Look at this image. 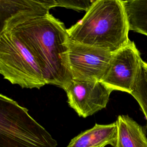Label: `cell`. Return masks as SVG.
Masks as SVG:
<instances>
[{
  "mask_svg": "<svg viewBox=\"0 0 147 147\" xmlns=\"http://www.w3.org/2000/svg\"><path fill=\"white\" fill-rule=\"evenodd\" d=\"M45 6L21 10L0 33V74L22 88H63L71 80L69 38L63 22Z\"/></svg>",
  "mask_w": 147,
  "mask_h": 147,
  "instance_id": "6da1fadb",
  "label": "cell"
},
{
  "mask_svg": "<svg viewBox=\"0 0 147 147\" xmlns=\"http://www.w3.org/2000/svg\"><path fill=\"white\" fill-rule=\"evenodd\" d=\"M122 0L92 1L83 17L67 29L71 41L114 53L130 41Z\"/></svg>",
  "mask_w": 147,
  "mask_h": 147,
  "instance_id": "7a4b0ae2",
  "label": "cell"
},
{
  "mask_svg": "<svg viewBox=\"0 0 147 147\" xmlns=\"http://www.w3.org/2000/svg\"><path fill=\"white\" fill-rule=\"evenodd\" d=\"M112 54L102 48L69 40L67 59L72 79L102 82L107 71Z\"/></svg>",
  "mask_w": 147,
  "mask_h": 147,
  "instance_id": "3957f363",
  "label": "cell"
},
{
  "mask_svg": "<svg viewBox=\"0 0 147 147\" xmlns=\"http://www.w3.org/2000/svg\"><path fill=\"white\" fill-rule=\"evenodd\" d=\"M142 59L134 42L113 53L107 71L102 82L113 91L118 90L130 94L141 69Z\"/></svg>",
  "mask_w": 147,
  "mask_h": 147,
  "instance_id": "277c9868",
  "label": "cell"
},
{
  "mask_svg": "<svg viewBox=\"0 0 147 147\" xmlns=\"http://www.w3.org/2000/svg\"><path fill=\"white\" fill-rule=\"evenodd\" d=\"M63 89L68 103L79 116L86 118L105 108L113 90L101 81L72 79Z\"/></svg>",
  "mask_w": 147,
  "mask_h": 147,
  "instance_id": "5b68a950",
  "label": "cell"
},
{
  "mask_svg": "<svg viewBox=\"0 0 147 147\" xmlns=\"http://www.w3.org/2000/svg\"><path fill=\"white\" fill-rule=\"evenodd\" d=\"M117 122L108 125L95 124L74 138L67 147H105L114 145L117 137Z\"/></svg>",
  "mask_w": 147,
  "mask_h": 147,
  "instance_id": "8992f818",
  "label": "cell"
},
{
  "mask_svg": "<svg viewBox=\"0 0 147 147\" xmlns=\"http://www.w3.org/2000/svg\"><path fill=\"white\" fill-rule=\"evenodd\" d=\"M117 137L114 147H147V138L142 127L128 115H119L116 121Z\"/></svg>",
  "mask_w": 147,
  "mask_h": 147,
  "instance_id": "52a82bcc",
  "label": "cell"
},
{
  "mask_svg": "<svg viewBox=\"0 0 147 147\" xmlns=\"http://www.w3.org/2000/svg\"><path fill=\"white\" fill-rule=\"evenodd\" d=\"M129 30L147 36V0L122 1Z\"/></svg>",
  "mask_w": 147,
  "mask_h": 147,
  "instance_id": "ba28073f",
  "label": "cell"
},
{
  "mask_svg": "<svg viewBox=\"0 0 147 147\" xmlns=\"http://www.w3.org/2000/svg\"><path fill=\"white\" fill-rule=\"evenodd\" d=\"M45 6L52 8V0H0V33L7 21L17 12Z\"/></svg>",
  "mask_w": 147,
  "mask_h": 147,
  "instance_id": "9c48e42d",
  "label": "cell"
},
{
  "mask_svg": "<svg viewBox=\"0 0 147 147\" xmlns=\"http://www.w3.org/2000/svg\"><path fill=\"white\" fill-rule=\"evenodd\" d=\"M131 95L136 99L143 112L147 123V72L142 68Z\"/></svg>",
  "mask_w": 147,
  "mask_h": 147,
  "instance_id": "30bf717a",
  "label": "cell"
},
{
  "mask_svg": "<svg viewBox=\"0 0 147 147\" xmlns=\"http://www.w3.org/2000/svg\"><path fill=\"white\" fill-rule=\"evenodd\" d=\"M92 1L83 0H57V6L64 7L76 10L87 11Z\"/></svg>",
  "mask_w": 147,
  "mask_h": 147,
  "instance_id": "8fae6325",
  "label": "cell"
},
{
  "mask_svg": "<svg viewBox=\"0 0 147 147\" xmlns=\"http://www.w3.org/2000/svg\"><path fill=\"white\" fill-rule=\"evenodd\" d=\"M141 65L142 67V68L146 71V72H147V63L144 61H142V63H141Z\"/></svg>",
  "mask_w": 147,
  "mask_h": 147,
  "instance_id": "7c38bea8",
  "label": "cell"
}]
</instances>
